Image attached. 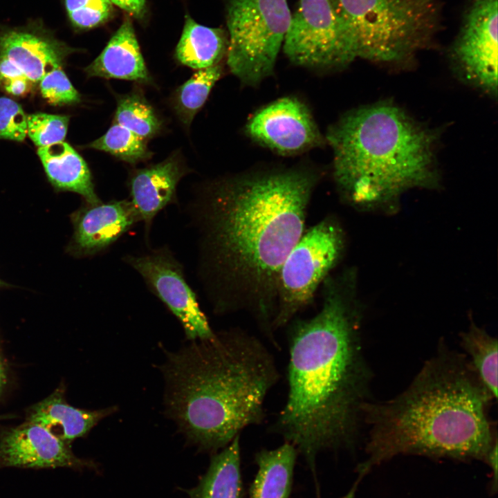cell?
<instances>
[{"mask_svg": "<svg viewBox=\"0 0 498 498\" xmlns=\"http://www.w3.org/2000/svg\"><path fill=\"white\" fill-rule=\"evenodd\" d=\"M75 49L47 34L11 30L0 35V56L37 85L49 71L62 66Z\"/></svg>", "mask_w": 498, "mask_h": 498, "instance_id": "2e32d148", "label": "cell"}, {"mask_svg": "<svg viewBox=\"0 0 498 498\" xmlns=\"http://www.w3.org/2000/svg\"><path fill=\"white\" fill-rule=\"evenodd\" d=\"M297 454L296 448L288 442L258 452L255 457L258 470L250 498H288Z\"/></svg>", "mask_w": 498, "mask_h": 498, "instance_id": "ffe728a7", "label": "cell"}, {"mask_svg": "<svg viewBox=\"0 0 498 498\" xmlns=\"http://www.w3.org/2000/svg\"><path fill=\"white\" fill-rule=\"evenodd\" d=\"M27 116L18 102L0 97V138L24 141L27 136Z\"/></svg>", "mask_w": 498, "mask_h": 498, "instance_id": "f546056e", "label": "cell"}, {"mask_svg": "<svg viewBox=\"0 0 498 498\" xmlns=\"http://www.w3.org/2000/svg\"><path fill=\"white\" fill-rule=\"evenodd\" d=\"M84 71L88 77L121 79L143 83L151 82V77L129 18L124 20L102 53Z\"/></svg>", "mask_w": 498, "mask_h": 498, "instance_id": "ac0fdd59", "label": "cell"}, {"mask_svg": "<svg viewBox=\"0 0 498 498\" xmlns=\"http://www.w3.org/2000/svg\"><path fill=\"white\" fill-rule=\"evenodd\" d=\"M1 286H5V284L0 280V287H1Z\"/></svg>", "mask_w": 498, "mask_h": 498, "instance_id": "836d02e7", "label": "cell"}, {"mask_svg": "<svg viewBox=\"0 0 498 498\" xmlns=\"http://www.w3.org/2000/svg\"><path fill=\"white\" fill-rule=\"evenodd\" d=\"M193 341L162 366L165 409L190 442L216 452L264 422L279 372L265 344L242 329Z\"/></svg>", "mask_w": 498, "mask_h": 498, "instance_id": "277c9868", "label": "cell"}, {"mask_svg": "<svg viewBox=\"0 0 498 498\" xmlns=\"http://www.w3.org/2000/svg\"><path fill=\"white\" fill-rule=\"evenodd\" d=\"M115 122L144 140L156 136L162 127V122L154 108L137 92L118 98Z\"/></svg>", "mask_w": 498, "mask_h": 498, "instance_id": "d4e9b609", "label": "cell"}, {"mask_svg": "<svg viewBox=\"0 0 498 498\" xmlns=\"http://www.w3.org/2000/svg\"><path fill=\"white\" fill-rule=\"evenodd\" d=\"M38 86L42 97L51 105H71L81 100L80 94L71 84L62 66L48 71L41 78Z\"/></svg>", "mask_w": 498, "mask_h": 498, "instance_id": "f1b7e54d", "label": "cell"}, {"mask_svg": "<svg viewBox=\"0 0 498 498\" xmlns=\"http://www.w3.org/2000/svg\"><path fill=\"white\" fill-rule=\"evenodd\" d=\"M112 4L125 10L133 17L140 19L145 12V0H109Z\"/></svg>", "mask_w": 498, "mask_h": 498, "instance_id": "1f68e13d", "label": "cell"}, {"mask_svg": "<svg viewBox=\"0 0 498 498\" xmlns=\"http://www.w3.org/2000/svg\"><path fill=\"white\" fill-rule=\"evenodd\" d=\"M321 288L320 311L290 322L287 396L272 426L312 470L321 452L356 444L373 378L362 346L356 268L331 274Z\"/></svg>", "mask_w": 498, "mask_h": 498, "instance_id": "7a4b0ae2", "label": "cell"}, {"mask_svg": "<svg viewBox=\"0 0 498 498\" xmlns=\"http://www.w3.org/2000/svg\"><path fill=\"white\" fill-rule=\"evenodd\" d=\"M246 131L255 142L286 156L324 143L308 109L295 97L282 98L257 111Z\"/></svg>", "mask_w": 498, "mask_h": 498, "instance_id": "7c38bea8", "label": "cell"}, {"mask_svg": "<svg viewBox=\"0 0 498 498\" xmlns=\"http://www.w3.org/2000/svg\"><path fill=\"white\" fill-rule=\"evenodd\" d=\"M330 1L356 58L409 61L443 27L440 0Z\"/></svg>", "mask_w": 498, "mask_h": 498, "instance_id": "8992f818", "label": "cell"}, {"mask_svg": "<svg viewBox=\"0 0 498 498\" xmlns=\"http://www.w3.org/2000/svg\"><path fill=\"white\" fill-rule=\"evenodd\" d=\"M317 172L290 169L214 182L192 206L200 274L213 311L246 312L275 347L280 269L304 231Z\"/></svg>", "mask_w": 498, "mask_h": 498, "instance_id": "6da1fadb", "label": "cell"}, {"mask_svg": "<svg viewBox=\"0 0 498 498\" xmlns=\"http://www.w3.org/2000/svg\"><path fill=\"white\" fill-rule=\"evenodd\" d=\"M497 1L470 0L452 56L472 83L497 91Z\"/></svg>", "mask_w": 498, "mask_h": 498, "instance_id": "8fae6325", "label": "cell"}, {"mask_svg": "<svg viewBox=\"0 0 498 498\" xmlns=\"http://www.w3.org/2000/svg\"><path fill=\"white\" fill-rule=\"evenodd\" d=\"M86 147L108 152L131 164L145 161L152 156L145 140L116 122Z\"/></svg>", "mask_w": 498, "mask_h": 498, "instance_id": "484cf974", "label": "cell"}, {"mask_svg": "<svg viewBox=\"0 0 498 498\" xmlns=\"http://www.w3.org/2000/svg\"><path fill=\"white\" fill-rule=\"evenodd\" d=\"M291 15L287 0L227 1V64L242 83L255 86L273 73Z\"/></svg>", "mask_w": 498, "mask_h": 498, "instance_id": "52a82bcc", "label": "cell"}, {"mask_svg": "<svg viewBox=\"0 0 498 498\" xmlns=\"http://www.w3.org/2000/svg\"><path fill=\"white\" fill-rule=\"evenodd\" d=\"M187 169L177 154L158 164L133 171L128 187L130 201L148 235L159 212L176 203V188Z\"/></svg>", "mask_w": 498, "mask_h": 498, "instance_id": "9a60e30c", "label": "cell"}, {"mask_svg": "<svg viewBox=\"0 0 498 498\" xmlns=\"http://www.w3.org/2000/svg\"><path fill=\"white\" fill-rule=\"evenodd\" d=\"M222 73L220 64L198 70L176 89L173 98L174 108L184 124L188 126L192 122Z\"/></svg>", "mask_w": 498, "mask_h": 498, "instance_id": "cb8c5ba5", "label": "cell"}, {"mask_svg": "<svg viewBox=\"0 0 498 498\" xmlns=\"http://www.w3.org/2000/svg\"><path fill=\"white\" fill-rule=\"evenodd\" d=\"M460 344L481 382L496 399L497 396V340L472 319L461 333Z\"/></svg>", "mask_w": 498, "mask_h": 498, "instance_id": "603a6c76", "label": "cell"}, {"mask_svg": "<svg viewBox=\"0 0 498 498\" xmlns=\"http://www.w3.org/2000/svg\"><path fill=\"white\" fill-rule=\"evenodd\" d=\"M494 399L465 354L440 342L403 392L367 405V457L358 466L356 483L373 467L400 454L487 463L497 446L489 417Z\"/></svg>", "mask_w": 498, "mask_h": 498, "instance_id": "3957f363", "label": "cell"}, {"mask_svg": "<svg viewBox=\"0 0 498 498\" xmlns=\"http://www.w3.org/2000/svg\"><path fill=\"white\" fill-rule=\"evenodd\" d=\"M122 260L137 271L149 290L178 319L190 340H204L214 332L200 308L196 295L187 284L183 266L167 246Z\"/></svg>", "mask_w": 498, "mask_h": 498, "instance_id": "30bf717a", "label": "cell"}, {"mask_svg": "<svg viewBox=\"0 0 498 498\" xmlns=\"http://www.w3.org/2000/svg\"><path fill=\"white\" fill-rule=\"evenodd\" d=\"M70 117L46 113L27 116V136L38 147L63 142L67 134Z\"/></svg>", "mask_w": 498, "mask_h": 498, "instance_id": "4316f807", "label": "cell"}, {"mask_svg": "<svg viewBox=\"0 0 498 498\" xmlns=\"http://www.w3.org/2000/svg\"><path fill=\"white\" fill-rule=\"evenodd\" d=\"M73 453L71 444L45 427L26 421L2 432L0 468H80L89 466Z\"/></svg>", "mask_w": 498, "mask_h": 498, "instance_id": "5bb4252c", "label": "cell"}, {"mask_svg": "<svg viewBox=\"0 0 498 498\" xmlns=\"http://www.w3.org/2000/svg\"><path fill=\"white\" fill-rule=\"evenodd\" d=\"M34 85L27 77L5 57L0 56V88L16 97L26 95Z\"/></svg>", "mask_w": 498, "mask_h": 498, "instance_id": "4dcf8cb0", "label": "cell"}, {"mask_svg": "<svg viewBox=\"0 0 498 498\" xmlns=\"http://www.w3.org/2000/svg\"><path fill=\"white\" fill-rule=\"evenodd\" d=\"M116 407L97 410L79 409L69 405L62 388L32 407L28 421L38 423L71 444L86 436L101 420L113 414Z\"/></svg>", "mask_w": 498, "mask_h": 498, "instance_id": "e0dca14e", "label": "cell"}, {"mask_svg": "<svg viewBox=\"0 0 498 498\" xmlns=\"http://www.w3.org/2000/svg\"><path fill=\"white\" fill-rule=\"evenodd\" d=\"M326 140L340 199L356 210L392 214L405 191L439 183L434 134L394 104L349 111L329 128Z\"/></svg>", "mask_w": 498, "mask_h": 498, "instance_id": "5b68a950", "label": "cell"}, {"mask_svg": "<svg viewBox=\"0 0 498 498\" xmlns=\"http://www.w3.org/2000/svg\"><path fill=\"white\" fill-rule=\"evenodd\" d=\"M64 6L73 25L82 29L101 24L113 11L109 0H64Z\"/></svg>", "mask_w": 498, "mask_h": 498, "instance_id": "83f0119b", "label": "cell"}, {"mask_svg": "<svg viewBox=\"0 0 498 498\" xmlns=\"http://www.w3.org/2000/svg\"><path fill=\"white\" fill-rule=\"evenodd\" d=\"M73 234L68 250L76 257L94 256L109 249L140 222L131 201L84 203L71 215Z\"/></svg>", "mask_w": 498, "mask_h": 498, "instance_id": "4fadbf2b", "label": "cell"}, {"mask_svg": "<svg viewBox=\"0 0 498 498\" xmlns=\"http://www.w3.org/2000/svg\"><path fill=\"white\" fill-rule=\"evenodd\" d=\"M282 50L291 62L310 68H342L356 59L330 0H299Z\"/></svg>", "mask_w": 498, "mask_h": 498, "instance_id": "9c48e42d", "label": "cell"}, {"mask_svg": "<svg viewBox=\"0 0 498 498\" xmlns=\"http://www.w3.org/2000/svg\"><path fill=\"white\" fill-rule=\"evenodd\" d=\"M187 493L190 498H242L240 434L212 456L207 472Z\"/></svg>", "mask_w": 498, "mask_h": 498, "instance_id": "44dd1931", "label": "cell"}, {"mask_svg": "<svg viewBox=\"0 0 498 498\" xmlns=\"http://www.w3.org/2000/svg\"><path fill=\"white\" fill-rule=\"evenodd\" d=\"M227 47L228 36L223 29L199 24L187 15L175 55L182 64L200 70L219 64Z\"/></svg>", "mask_w": 498, "mask_h": 498, "instance_id": "7402d4cb", "label": "cell"}, {"mask_svg": "<svg viewBox=\"0 0 498 498\" xmlns=\"http://www.w3.org/2000/svg\"><path fill=\"white\" fill-rule=\"evenodd\" d=\"M346 249L344 228L334 214L325 216L304 231L279 271L275 332L311 304L317 290L343 259Z\"/></svg>", "mask_w": 498, "mask_h": 498, "instance_id": "ba28073f", "label": "cell"}, {"mask_svg": "<svg viewBox=\"0 0 498 498\" xmlns=\"http://www.w3.org/2000/svg\"><path fill=\"white\" fill-rule=\"evenodd\" d=\"M37 155L55 190L75 192L88 204L102 201L95 191L86 163L68 143L63 141L38 147Z\"/></svg>", "mask_w": 498, "mask_h": 498, "instance_id": "d6986e66", "label": "cell"}, {"mask_svg": "<svg viewBox=\"0 0 498 498\" xmlns=\"http://www.w3.org/2000/svg\"><path fill=\"white\" fill-rule=\"evenodd\" d=\"M6 384V374L4 365L0 356V394L4 389Z\"/></svg>", "mask_w": 498, "mask_h": 498, "instance_id": "d6a6232c", "label": "cell"}]
</instances>
